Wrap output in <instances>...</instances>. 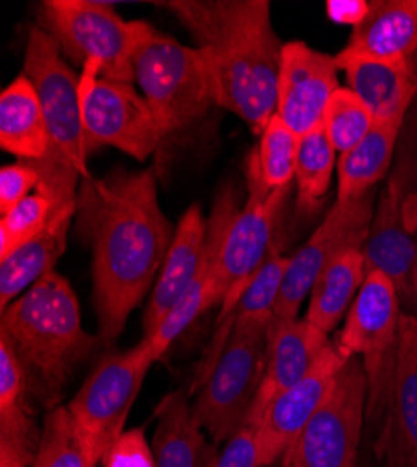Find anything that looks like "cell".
Wrapping results in <instances>:
<instances>
[{
  "label": "cell",
  "mask_w": 417,
  "mask_h": 467,
  "mask_svg": "<svg viewBox=\"0 0 417 467\" xmlns=\"http://www.w3.org/2000/svg\"><path fill=\"white\" fill-rule=\"evenodd\" d=\"M78 219L92 249L98 337L110 346L154 290L174 228L160 206L158 180L150 169L81 180Z\"/></svg>",
  "instance_id": "6da1fadb"
},
{
  "label": "cell",
  "mask_w": 417,
  "mask_h": 467,
  "mask_svg": "<svg viewBox=\"0 0 417 467\" xmlns=\"http://www.w3.org/2000/svg\"><path fill=\"white\" fill-rule=\"evenodd\" d=\"M192 32L204 57L215 105L242 119L256 135L277 109L283 46L268 0H171L163 3Z\"/></svg>",
  "instance_id": "7a4b0ae2"
},
{
  "label": "cell",
  "mask_w": 417,
  "mask_h": 467,
  "mask_svg": "<svg viewBox=\"0 0 417 467\" xmlns=\"http://www.w3.org/2000/svg\"><path fill=\"white\" fill-rule=\"evenodd\" d=\"M0 337L21 361L30 395L49 410L58 406L69 378L101 342L85 331L78 294L57 271L5 310Z\"/></svg>",
  "instance_id": "3957f363"
},
{
  "label": "cell",
  "mask_w": 417,
  "mask_h": 467,
  "mask_svg": "<svg viewBox=\"0 0 417 467\" xmlns=\"http://www.w3.org/2000/svg\"><path fill=\"white\" fill-rule=\"evenodd\" d=\"M245 180L247 201L224 234L215 269L214 299L215 306H219V315L212 338L204 348L192 385H189V397L199 391L215 367L226 338L233 333V318L242 296L245 294L253 277L258 274V269L266 264L274 249L279 247L276 240L277 226L292 185L270 189L262 178L255 148L247 153Z\"/></svg>",
  "instance_id": "277c9868"
},
{
  "label": "cell",
  "mask_w": 417,
  "mask_h": 467,
  "mask_svg": "<svg viewBox=\"0 0 417 467\" xmlns=\"http://www.w3.org/2000/svg\"><path fill=\"white\" fill-rule=\"evenodd\" d=\"M133 25V81L165 137L201 120L215 105L212 75L201 51L144 21Z\"/></svg>",
  "instance_id": "5b68a950"
},
{
  "label": "cell",
  "mask_w": 417,
  "mask_h": 467,
  "mask_svg": "<svg viewBox=\"0 0 417 467\" xmlns=\"http://www.w3.org/2000/svg\"><path fill=\"white\" fill-rule=\"evenodd\" d=\"M402 313L393 283L372 271L367 274L343 327L333 340L340 356L360 358L363 363L369 387L365 424L372 445L382 436L390 415Z\"/></svg>",
  "instance_id": "8992f818"
},
{
  "label": "cell",
  "mask_w": 417,
  "mask_h": 467,
  "mask_svg": "<svg viewBox=\"0 0 417 467\" xmlns=\"http://www.w3.org/2000/svg\"><path fill=\"white\" fill-rule=\"evenodd\" d=\"M266 320L236 322L203 387L193 413L214 443H226L245 424L266 368Z\"/></svg>",
  "instance_id": "52a82bcc"
},
{
  "label": "cell",
  "mask_w": 417,
  "mask_h": 467,
  "mask_svg": "<svg viewBox=\"0 0 417 467\" xmlns=\"http://www.w3.org/2000/svg\"><path fill=\"white\" fill-rule=\"evenodd\" d=\"M40 26L51 34L64 58L85 67L101 64L105 79L133 81L135 25L107 3L94 0H46L40 5Z\"/></svg>",
  "instance_id": "ba28073f"
},
{
  "label": "cell",
  "mask_w": 417,
  "mask_h": 467,
  "mask_svg": "<svg viewBox=\"0 0 417 467\" xmlns=\"http://www.w3.org/2000/svg\"><path fill=\"white\" fill-rule=\"evenodd\" d=\"M40 99L49 133V155L92 180L81 110V77L75 75L60 47L42 26H32L25 46V69Z\"/></svg>",
  "instance_id": "9c48e42d"
},
{
  "label": "cell",
  "mask_w": 417,
  "mask_h": 467,
  "mask_svg": "<svg viewBox=\"0 0 417 467\" xmlns=\"http://www.w3.org/2000/svg\"><path fill=\"white\" fill-rule=\"evenodd\" d=\"M158 361L146 337L131 349L105 356L69 400L68 410L99 460L126 431L142 383Z\"/></svg>",
  "instance_id": "30bf717a"
},
{
  "label": "cell",
  "mask_w": 417,
  "mask_h": 467,
  "mask_svg": "<svg viewBox=\"0 0 417 467\" xmlns=\"http://www.w3.org/2000/svg\"><path fill=\"white\" fill-rule=\"evenodd\" d=\"M367 395L363 363L350 358L328 399L281 458L283 467H358Z\"/></svg>",
  "instance_id": "8fae6325"
},
{
  "label": "cell",
  "mask_w": 417,
  "mask_h": 467,
  "mask_svg": "<svg viewBox=\"0 0 417 467\" xmlns=\"http://www.w3.org/2000/svg\"><path fill=\"white\" fill-rule=\"evenodd\" d=\"M99 75L98 60H90L81 73V110L89 155L101 146H110L137 161H146L165 139L158 119L131 83L110 81Z\"/></svg>",
  "instance_id": "7c38bea8"
},
{
  "label": "cell",
  "mask_w": 417,
  "mask_h": 467,
  "mask_svg": "<svg viewBox=\"0 0 417 467\" xmlns=\"http://www.w3.org/2000/svg\"><path fill=\"white\" fill-rule=\"evenodd\" d=\"M37 171H40V187L51 194L55 206L44 232L6 258H0V310L3 313L30 286L55 271L57 262L66 251L71 221L78 215L79 172L55 160L37 163Z\"/></svg>",
  "instance_id": "4fadbf2b"
},
{
  "label": "cell",
  "mask_w": 417,
  "mask_h": 467,
  "mask_svg": "<svg viewBox=\"0 0 417 467\" xmlns=\"http://www.w3.org/2000/svg\"><path fill=\"white\" fill-rule=\"evenodd\" d=\"M376 208V189L350 202L331 206L308 244L288 260L276 306L277 318H297V310L311 294L322 271L343 253L363 249Z\"/></svg>",
  "instance_id": "5bb4252c"
},
{
  "label": "cell",
  "mask_w": 417,
  "mask_h": 467,
  "mask_svg": "<svg viewBox=\"0 0 417 467\" xmlns=\"http://www.w3.org/2000/svg\"><path fill=\"white\" fill-rule=\"evenodd\" d=\"M406 172L397 169L381 199L376 201L369 236L363 245L365 271L388 277L401 299L404 313L417 317V230L408 228L404 217Z\"/></svg>",
  "instance_id": "9a60e30c"
},
{
  "label": "cell",
  "mask_w": 417,
  "mask_h": 467,
  "mask_svg": "<svg viewBox=\"0 0 417 467\" xmlns=\"http://www.w3.org/2000/svg\"><path fill=\"white\" fill-rule=\"evenodd\" d=\"M347 361L331 340L313 370L279 393L264 408L260 417L251 422L256 426L264 467L281 462L288 447L331 393L337 376Z\"/></svg>",
  "instance_id": "2e32d148"
},
{
  "label": "cell",
  "mask_w": 417,
  "mask_h": 467,
  "mask_svg": "<svg viewBox=\"0 0 417 467\" xmlns=\"http://www.w3.org/2000/svg\"><path fill=\"white\" fill-rule=\"evenodd\" d=\"M339 88L335 57L303 42L283 46L276 114L296 135L322 126L326 107Z\"/></svg>",
  "instance_id": "e0dca14e"
},
{
  "label": "cell",
  "mask_w": 417,
  "mask_h": 467,
  "mask_svg": "<svg viewBox=\"0 0 417 467\" xmlns=\"http://www.w3.org/2000/svg\"><path fill=\"white\" fill-rule=\"evenodd\" d=\"M329 344V335L311 326L306 318L274 317L268 327L266 368L245 424L255 422L279 393L308 376Z\"/></svg>",
  "instance_id": "ac0fdd59"
},
{
  "label": "cell",
  "mask_w": 417,
  "mask_h": 467,
  "mask_svg": "<svg viewBox=\"0 0 417 467\" xmlns=\"http://www.w3.org/2000/svg\"><path fill=\"white\" fill-rule=\"evenodd\" d=\"M206 226L208 217H204L199 204L189 206L180 217L172 244L144 308V337L154 335L169 310L197 279L206 251Z\"/></svg>",
  "instance_id": "d6986e66"
},
{
  "label": "cell",
  "mask_w": 417,
  "mask_h": 467,
  "mask_svg": "<svg viewBox=\"0 0 417 467\" xmlns=\"http://www.w3.org/2000/svg\"><path fill=\"white\" fill-rule=\"evenodd\" d=\"M26 372L0 337V467H32L42 428L34 422Z\"/></svg>",
  "instance_id": "ffe728a7"
},
{
  "label": "cell",
  "mask_w": 417,
  "mask_h": 467,
  "mask_svg": "<svg viewBox=\"0 0 417 467\" xmlns=\"http://www.w3.org/2000/svg\"><path fill=\"white\" fill-rule=\"evenodd\" d=\"M335 62L376 122L406 116L417 96V67L410 60H372L339 53Z\"/></svg>",
  "instance_id": "44dd1931"
},
{
  "label": "cell",
  "mask_w": 417,
  "mask_h": 467,
  "mask_svg": "<svg viewBox=\"0 0 417 467\" xmlns=\"http://www.w3.org/2000/svg\"><path fill=\"white\" fill-rule=\"evenodd\" d=\"M417 51V0H374L361 23L352 26L345 57L410 60Z\"/></svg>",
  "instance_id": "7402d4cb"
},
{
  "label": "cell",
  "mask_w": 417,
  "mask_h": 467,
  "mask_svg": "<svg viewBox=\"0 0 417 467\" xmlns=\"http://www.w3.org/2000/svg\"><path fill=\"white\" fill-rule=\"evenodd\" d=\"M158 426L151 440L158 467H214L219 456L217 443L206 438L197 420L189 395L171 393L156 411Z\"/></svg>",
  "instance_id": "603a6c76"
},
{
  "label": "cell",
  "mask_w": 417,
  "mask_h": 467,
  "mask_svg": "<svg viewBox=\"0 0 417 467\" xmlns=\"http://www.w3.org/2000/svg\"><path fill=\"white\" fill-rule=\"evenodd\" d=\"M0 146L21 161L37 163L49 155L44 110L26 75H19L0 94Z\"/></svg>",
  "instance_id": "cb8c5ba5"
},
{
  "label": "cell",
  "mask_w": 417,
  "mask_h": 467,
  "mask_svg": "<svg viewBox=\"0 0 417 467\" xmlns=\"http://www.w3.org/2000/svg\"><path fill=\"white\" fill-rule=\"evenodd\" d=\"M402 124L404 116L374 122L372 130L361 142H358L352 150L340 153L337 163L339 202H350L376 189L378 182L388 174L391 167Z\"/></svg>",
  "instance_id": "d4e9b609"
},
{
  "label": "cell",
  "mask_w": 417,
  "mask_h": 467,
  "mask_svg": "<svg viewBox=\"0 0 417 467\" xmlns=\"http://www.w3.org/2000/svg\"><path fill=\"white\" fill-rule=\"evenodd\" d=\"M367 277L361 249H350L335 258L317 279L308 306L306 320L329 335L339 322L347 318Z\"/></svg>",
  "instance_id": "484cf974"
},
{
  "label": "cell",
  "mask_w": 417,
  "mask_h": 467,
  "mask_svg": "<svg viewBox=\"0 0 417 467\" xmlns=\"http://www.w3.org/2000/svg\"><path fill=\"white\" fill-rule=\"evenodd\" d=\"M382 436L397 438L417 454V317L408 313L401 317L391 404Z\"/></svg>",
  "instance_id": "4316f807"
},
{
  "label": "cell",
  "mask_w": 417,
  "mask_h": 467,
  "mask_svg": "<svg viewBox=\"0 0 417 467\" xmlns=\"http://www.w3.org/2000/svg\"><path fill=\"white\" fill-rule=\"evenodd\" d=\"M337 150L331 144L324 126L299 137L296 160V185H297V210L303 213L315 212L331 183Z\"/></svg>",
  "instance_id": "83f0119b"
},
{
  "label": "cell",
  "mask_w": 417,
  "mask_h": 467,
  "mask_svg": "<svg viewBox=\"0 0 417 467\" xmlns=\"http://www.w3.org/2000/svg\"><path fill=\"white\" fill-rule=\"evenodd\" d=\"M90 445L75 424L68 406H57L44 417L42 436L32 467H98Z\"/></svg>",
  "instance_id": "f1b7e54d"
},
{
  "label": "cell",
  "mask_w": 417,
  "mask_h": 467,
  "mask_svg": "<svg viewBox=\"0 0 417 467\" xmlns=\"http://www.w3.org/2000/svg\"><path fill=\"white\" fill-rule=\"evenodd\" d=\"M258 165L264 182L270 189L292 185L296 174V160L299 135H296L277 114L272 116L268 126L258 135Z\"/></svg>",
  "instance_id": "f546056e"
},
{
  "label": "cell",
  "mask_w": 417,
  "mask_h": 467,
  "mask_svg": "<svg viewBox=\"0 0 417 467\" xmlns=\"http://www.w3.org/2000/svg\"><path fill=\"white\" fill-rule=\"evenodd\" d=\"M374 122L369 107L349 87H340L326 107L322 126L337 153H345L365 139Z\"/></svg>",
  "instance_id": "4dcf8cb0"
},
{
  "label": "cell",
  "mask_w": 417,
  "mask_h": 467,
  "mask_svg": "<svg viewBox=\"0 0 417 467\" xmlns=\"http://www.w3.org/2000/svg\"><path fill=\"white\" fill-rule=\"evenodd\" d=\"M53 206L51 194L37 185L25 201L3 213V219H0V258H6L44 232L49 224Z\"/></svg>",
  "instance_id": "1f68e13d"
},
{
  "label": "cell",
  "mask_w": 417,
  "mask_h": 467,
  "mask_svg": "<svg viewBox=\"0 0 417 467\" xmlns=\"http://www.w3.org/2000/svg\"><path fill=\"white\" fill-rule=\"evenodd\" d=\"M288 260L290 256H285L281 253V247L274 249L266 264L258 269V274L253 277L251 285L242 296L233 318L235 324L249 320H274Z\"/></svg>",
  "instance_id": "d6a6232c"
},
{
  "label": "cell",
  "mask_w": 417,
  "mask_h": 467,
  "mask_svg": "<svg viewBox=\"0 0 417 467\" xmlns=\"http://www.w3.org/2000/svg\"><path fill=\"white\" fill-rule=\"evenodd\" d=\"M103 467H158L154 449L144 436V428H130L109 447L101 458Z\"/></svg>",
  "instance_id": "836d02e7"
},
{
  "label": "cell",
  "mask_w": 417,
  "mask_h": 467,
  "mask_svg": "<svg viewBox=\"0 0 417 467\" xmlns=\"http://www.w3.org/2000/svg\"><path fill=\"white\" fill-rule=\"evenodd\" d=\"M40 185V171L32 161L5 165L0 171V212L6 213Z\"/></svg>",
  "instance_id": "e575fe53"
},
{
  "label": "cell",
  "mask_w": 417,
  "mask_h": 467,
  "mask_svg": "<svg viewBox=\"0 0 417 467\" xmlns=\"http://www.w3.org/2000/svg\"><path fill=\"white\" fill-rule=\"evenodd\" d=\"M214 467H264L256 426L244 424L240 431L224 443Z\"/></svg>",
  "instance_id": "d590c367"
},
{
  "label": "cell",
  "mask_w": 417,
  "mask_h": 467,
  "mask_svg": "<svg viewBox=\"0 0 417 467\" xmlns=\"http://www.w3.org/2000/svg\"><path fill=\"white\" fill-rule=\"evenodd\" d=\"M369 6L370 3H365V0H328L326 14L335 23L356 26L367 16Z\"/></svg>",
  "instance_id": "8d00e7d4"
},
{
  "label": "cell",
  "mask_w": 417,
  "mask_h": 467,
  "mask_svg": "<svg viewBox=\"0 0 417 467\" xmlns=\"http://www.w3.org/2000/svg\"><path fill=\"white\" fill-rule=\"evenodd\" d=\"M413 285H415V290H417V274H415V281H413Z\"/></svg>",
  "instance_id": "74e56055"
}]
</instances>
